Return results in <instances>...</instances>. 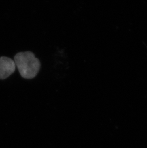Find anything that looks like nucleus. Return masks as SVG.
<instances>
[{
  "instance_id": "nucleus-1",
  "label": "nucleus",
  "mask_w": 147,
  "mask_h": 148,
  "mask_svg": "<svg viewBox=\"0 0 147 148\" xmlns=\"http://www.w3.org/2000/svg\"><path fill=\"white\" fill-rule=\"evenodd\" d=\"M14 61L21 76L27 79L35 78L40 69V60L32 52L17 53L14 56Z\"/></svg>"
},
{
  "instance_id": "nucleus-2",
  "label": "nucleus",
  "mask_w": 147,
  "mask_h": 148,
  "mask_svg": "<svg viewBox=\"0 0 147 148\" xmlns=\"http://www.w3.org/2000/svg\"><path fill=\"white\" fill-rule=\"evenodd\" d=\"M16 65L14 60L6 57H0V80H4L14 73Z\"/></svg>"
}]
</instances>
